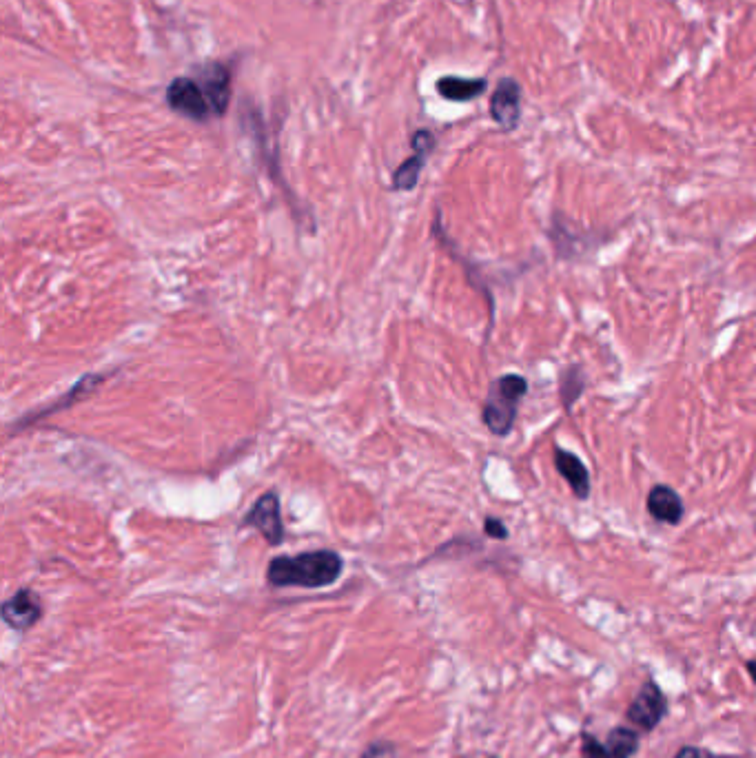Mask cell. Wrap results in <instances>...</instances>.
Returning a JSON list of instances; mask_svg holds the SVG:
<instances>
[{"label":"cell","instance_id":"cell-1","mask_svg":"<svg viewBox=\"0 0 756 758\" xmlns=\"http://www.w3.org/2000/svg\"><path fill=\"white\" fill-rule=\"evenodd\" d=\"M344 561L333 550H313L269 563L267 579L275 588H329L342 577Z\"/></svg>","mask_w":756,"mask_h":758},{"label":"cell","instance_id":"cell-2","mask_svg":"<svg viewBox=\"0 0 756 758\" xmlns=\"http://www.w3.org/2000/svg\"><path fill=\"white\" fill-rule=\"evenodd\" d=\"M528 393L526 377L517 373H508L497 377L488 388L486 402L482 408V419L490 433L497 437H506L515 426L519 404Z\"/></svg>","mask_w":756,"mask_h":758},{"label":"cell","instance_id":"cell-3","mask_svg":"<svg viewBox=\"0 0 756 758\" xmlns=\"http://www.w3.org/2000/svg\"><path fill=\"white\" fill-rule=\"evenodd\" d=\"M167 102L173 111H178V114L187 116L191 120H198V122L209 120V116L213 114L207 96H204L202 87L198 85V80L187 78V76L171 80V85L167 87Z\"/></svg>","mask_w":756,"mask_h":758},{"label":"cell","instance_id":"cell-4","mask_svg":"<svg viewBox=\"0 0 756 758\" xmlns=\"http://www.w3.org/2000/svg\"><path fill=\"white\" fill-rule=\"evenodd\" d=\"M0 614H3V621L12 630L27 632L43 617V601H40L34 590L23 588L3 603Z\"/></svg>","mask_w":756,"mask_h":758},{"label":"cell","instance_id":"cell-5","mask_svg":"<svg viewBox=\"0 0 756 758\" xmlns=\"http://www.w3.org/2000/svg\"><path fill=\"white\" fill-rule=\"evenodd\" d=\"M244 524L260 530V535L269 541L271 546H278L284 537V526L280 517V499L275 493L262 495L251 512L244 517Z\"/></svg>","mask_w":756,"mask_h":758},{"label":"cell","instance_id":"cell-6","mask_svg":"<svg viewBox=\"0 0 756 758\" xmlns=\"http://www.w3.org/2000/svg\"><path fill=\"white\" fill-rule=\"evenodd\" d=\"M663 716H666V696L655 681H648L635 696V701L630 703L628 719L641 730H655Z\"/></svg>","mask_w":756,"mask_h":758},{"label":"cell","instance_id":"cell-7","mask_svg":"<svg viewBox=\"0 0 756 758\" xmlns=\"http://www.w3.org/2000/svg\"><path fill=\"white\" fill-rule=\"evenodd\" d=\"M415 156L404 160L397 171L393 173V189L395 191H411L417 180H420V173L424 169V162L428 158V153L435 147V136L428 129L415 131V136L411 140Z\"/></svg>","mask_w":756,"mask_h":758},{"label":"cell","instance_id":"cell-8","mask_svg":"<svg viewBox=\"0 0 756 758\" xmlns=\"http://www.w3.org/2000/svg\"><path fill=\"white\" fill-rule=\"evenodd\" d=\"M490 116L499 127L510 131L519 125L521 118V87L517 80L504 78L497 83V89L490 98Z\"/></svg>","mask_w":756,"mask_h":758},{"label":"cell","instance_id":"cell-9","mask_svg":"<svg viewBox=\"0 0 756 758\" xmlns=\"http://www.w3.org/2000/svg\"><path fill=\"white\" fill-rule=\"evenodd\" d=\"M198 85L207 96L211 111L216 116H222L229 107L231 100V74L229 69L220 63H207L198 67Z\"/></svg>","mask_w":756,"mask_h":758},{"label":"cell","instance_id":"cell-10","mask_svg":"<svg viewBox=\"0 0 756 758\" xmlns=\"http://www.w3.org/2000/svg\"><path fill=\"white\" fill-rule=\"evenodd\" d=\"M646 508L652 519L661 521V524H670V526H677L683 519V512H686L681 495L666 484H657L650 488Z\"/></svg>","mask_w":756,"mask_h":758},{"label":"cell","instance_id":"cell-11","mask_svg":"<svg viewBox=\"0 0 756 758\" xmlns=\"http://www.w3.org/2000/svg\"><path fill=\"white\" fill-rule=\"evenodd\" d=\"M555 459V468L557 473L568 481V486L572 490V495L577 499H588L590 497V473L586 464L581 462L577 455L568 453L564 448H555L553 453Z\"/></svg>","mask_w":756,"mask_h":758},{"label":"cell","instance_id":"cell-12","mask_svg":"<svg viewBox=\"0 0 756 758\" xmlns=\"http://www.w3.org/2000/svg\"><path fill=\"white\" fill-rule=\"evenodd\" d=\"M488 83L484 78H459L446 76L437 80V94L451 102H471L486 91Z\"/></svg>","mask_w":756,"mask_h":758},{"label":"cell","instance_id":"cell-13","mask_svg":"<svg viewBox=\"0 0 756 758\" xmlns=\"http://www.w3.org/2000/svg\"><path fill=\"white\" fill-rule=\"evenodd\" d=\"M586 388V375L581 371V366H568L559 379V399L564 404L566 411H570L572 404L577 402Z\"/></svg>","mask_w":756,"mask_h":758},{"label":"cell","instance_id":"cell-14","mask_svg":"<svg viewBox=\"0 0 756 758\" xmlns=\"http://www.w3.org/2000/svg\"><path fill=\"white\" fill-rule=\"evenodd\" d=\"M608 752L612 758H630L639 750V736L630 727H615L608 734Z\"/></svg>","mask_w":756,"mask_h":758},{"label":"cell","instance_id":"cell-15","mask_svg":"<svg viewBox=\"0 0 756 758\" xmlns=\"http://www.w3.org/2000/svg\"><path fill=\"white\" fill-rule=\"evenodd\" d=\"M581 741H584L581 743V758H612L608 747L604 743H599L595 736L584 734L581 736Z\"/></svg>","mask_w":756,"mask_h":758},{"label":"cell","instance_id":"cell-16","mask_svg":"<svg viewBox=\"0 0 756 758\" xmlns=\"http://www.w3.org/2000/svg\"><path fill=\"white\" fill-rule=\"evenodd\" d=\"M360 758H397V747L388 741H375L366 747Z\"/></svg>","mask_w":756,"mask_h":758},{"label":"cell","instance_id":"cell-17","mask_svg":"<svg viewBox=\"0 0 756 758\" xmlns=\"http://www.w3.org/2000/svg\"><path fill=\"white\" fill-rule=\"evenodd\" d=\"M484 530H486V535L493 537V539H506L508 537V528L502 524V521L495 519V517H488L486 519Z\"/></svg>","mask_w":756,"mask_h":758},{"label":"cell","instance_id":"cell-18","mask_svg":"<svg viewBox=\"0 0 756 758\" xmlns=\"http://www.w3.org/2000/svg\"><path fill=\"white\" fill-rule=\"evenodd\" d=\"M674 758H701V754H699L697 747H683V750Z\"/></svg>","mask_w":756,"mask_h":758},{"label":"cell","instance_id":"cell-19","mask_svg":"<svg viewBox=\"0 0 756 758\" xmlns=\"http://www.w3.org/2000/svg\"><path fill=\"white\" fill-rule=\"evenodd\" d=\"M748 672H750V676H752V681L756 683V659L748 661Z\"/></svg>","mask_w":756,"mask_h":758},{"label":"cell","instance_id":"cell-20","mask_svg":"<svg viewBox=\"0 0 756 758\" xmlns=\"http://www.w3.org/2000/svg\"><path fill=\"white\" fill-rule=\"evenodd\" d=\"M493 758H495V756H493Z\"/></svg>","mask_w":756,"mask_h":758}]
</instances>
